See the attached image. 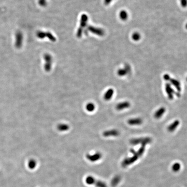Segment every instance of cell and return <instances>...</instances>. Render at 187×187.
Segmentation results:
<instances>
[{"label":"cell","mask_w":187,"mask_h":187,"mask_svg":"<svg viewBox=\"0 0 187 187\" xmlns=\"http://www.w3.org/2000/svg\"><path fill=\"white\" fill-rule=\"evenodd\" d=\"M165 91L168 98L171 100L174 98V95L175 94L176 95L177 94V92L175 91L171 87V84L169 83L165 84Z\"/></svg>","instance_id":"3"},{"label":"cell","mask_w":187,"mask_h":187,"mask_svg":"<svg viewBox=\"0 0 187 187\" xmlns=\"http://www.w3.org/2000/svg\"><path fill=\"white\" fill-rule=\"evenodd\" d=\"M186 80H187V78H186Z\"/></svg>","instance_id":"29"},{"label":"cell","mask_w":187,"mask_h":187,"mask_svg":"<svg viewBox=\"0 0 187 187\" xmlns=\"http://www.w3.org/2000/svg\"><path fill=\"white\" fill-rule=\"evenodd\" d=\"M131 103L127 101L121 102L118 104L116 106V109L118 110H122L129 108L131 107Z\"/></svg>","instance_id":"9"},{"label":"cell","mask_w":187,"mask_h":187,"mask_svg":"<svg viewBox=\"0 0 187 187\" xmlns=\"http://www.w3.org/2000/svg\"><path fill=\"white\" fill-rule=\"evenodd\" d=\"M141 38V35L138 32H134L132 35V39L135 41L139 40Z\"/></svg>","instance_id":"20"},{"label":"cell","mask_w":187,"mask_h":187,"mask_svg":"<svg viewBox=\"0 0 187 187\" xmlns=\"http://www.w3.org/2000/svg\"><path fill=\"white\" fill-rule=\"evenodd\" d=\"M39 4L41 6H46L47 5V1L46 0H39Z\"/></svg>","instance_id":"25"},{"label":"cell","mask_w":187,"mask_h":187,"mask_svg":"<svg viewBox=\"0 0 187 187\" xmlns=\"http://www.w3.org/2000/svg\"><path fill=\"white\" fill-rule=\"evenodd\" d=\"M45 37H47L48 39H49L50 40L52 41L53 42H55L56 40L55 37L50 32H45Z\"/></svg>","instance_id":"22"},{"label":"cell","mask_w":187,"mask_h":187,"mask_svg":"<svg viewBox=\"0 0 187 187\" xmlns=\"http://www.w3.org/2000/svg\"><path fill=\"white\" fill-rule=\"evenodd\" d=\"M145 146H143L141 145V147L139 148V149L138 150V151L136 152V154L138 155V156L140 157L142 155V154L144 153V152H145Z\"/></svg>","instance_id":"21"},{"label":"cell","mask_w":187,"mask_h":187,"mask_svg":"<svg viewBox=\"0 0 187 187\" xmlns=\"http://www.w3.org/2000/svg\"><path fill=\"white\" fill-rule=\"evenodd\" d=\"M114 94V90L113 89H109L106 91L104 96V98L106 101H108L111 99Z\"/></svg>","instance_id":"14"},{"label":"cell","mask_w":187,"mask_h":187,"mask_svg":"<svg viewBox=\"0 0 187 187\" xmlns=\"http://www.w3.org/2000/svg\"><path fill=\"white\" fill-rule=\"evenodd\" d=\"M170 78H171V77H170L169 75H168V74H165L164 76H163V78H164V80L166 81H168V80H169V79Z\"/></svg>","instance_id":"26"},{"label":"cell","mask_w":187,"mask_h":187,"mask_svg":"<svg viewBox=\"0 0 187 187\" xmlns=\"http://www.w3.org/2000/svg\"><path fill=\"white\" fill-rule=\"evenodd\" d=\"M165 111H166V109L165 107H160L159 109H158L154 113V118L156 119L161 118L162 117V116L164 115V113H165Z\"/></svg>","instance_id":"13"},{"label":"cell","mask_w":187,"mask_h":187,"mask_svg":"<svg viewBox=\"0 0 187 187\" xmlns=\"http://www.w3.org/2000/svg\"><path fill=\"white\" fill-rule=\"evenodd\" d=\"M112 0H105V5H108L110 2H111Z\"/></svg>","instance_id":"27"},{"label":"cell","mask_w":187,"mask_h":187,"mask_svg":"<svg viewBox=\"0 0 187 187\" xmlns=\"http://www.w3.org/2000/svg\"><path fill=\"white\" fill-rule=\"evenodd\" d=\"M44 59L45 61L44 69L47 71H49L51 70L52 64V56L49 54H46L44 56Z\"/></svg>","instance_id":"4"},{"label":"cell","mask_w":187,"mask_h":187,"mask_svg":"<svg viewBox=\"0 0 187 187\" xmlns=\"http://www.w3.org/2000/svg\"><path fill=\"white\" fill-rule=\"evenodd\" d=\"M179 124H180L179 120H175L174 122H173L168 126L167 130L168 132H171V133L174 132V131H175L178 127Z\"/></svg>","instance_id":"12"},{"label":"cell","mask_w":187,"mask_h":187,"mask_svg":"<svg viewBox=\"0 0 187 187\" xmlns=\"http://www.w3.org/2000/svg\"><path fill=\"white\" fill-rule=\"evenodd\" d=\"M185 28H186V29H187V23H186V24Z\"/></svg>","instance_id":"28"},{"label":"cell","mask_w":187,"mask_h":187,"mask_svg":"<svg viewBox=\"0 0 187 187\" xmlns=\"http://www.w3.org/2000/svg\"><path fill=\"white\" fill-rule=\"evenodd\" d=\"M36 162L35 160L31 159L28 162V167L31 169H33L36 166Z\"/></svg>","instance_id":"19"},{"label":"cell","mask_w":187,"mask_h":187,"mask_svg":"<svg viewBox=\"0 0 187 187\" xmlns=\"http://www.w3.org/2000/svg\"><path fill=\"white\" fill-rule=\"evenodd\" d=\"M143 121L140 118H131L128 120L127 123L131 126H138L142 123Z\"/></svg>","instance_id":"11"},{"label":"cell","mask_w":187,"mask_h":187,"mask_svg":"<svg viewBox=\"0 0 187 187\" xmlns=\"http://www.w3.org/2000/svg\"><path fill=\"white\" fill-rule=\"evenodd\" d=\"M23 41V35L21 32L18 31L17 32L15 36V45L16 48L20 49L22 47Z\"/></svg>","instance_id":"5"},{"label":"cell","mask_w":187,"mask_h":187,"mask_svg":"<svg viewBox=\"0 0 187 187\" xmlns=\"http://www.w3.org/2000/svg\"><path fill=\"white\" fill-rule=\"evenodd\" d=\"M88 20V16L85 14L82 15L80 21V26L78 28L77 33V36L78 37H81L83 31L86 26L87 25Z\"/></svg>","instance_id":"2"},{"label":"cell","mask_w":187,"mask_h":187,"mask_svg":"<svg viewBox=\"0 0 187 187\" xmlns=\"http://www.w3.org/2000/svg\"><path fill=\"white\" fill-rule=\"evenodd\" d=\"M181 168V165L178 163H176L174 165H173L172 166V169L175 171H178Z\"/></svg>","instance_id":"23"},{"label":"cell","mask_w":187,"mask_h":187,"mask_svg":"<svg viewBox=\"0 0 187 187\" xmlns=\"http://www.w3.org/2000/svg\"><path fill=\"white\" fill-rule=\"evenodd\" d=\"M57 129L60 132H65L69 129V126L68 124L65 123H60L57 125Z\"/></svg>","instance_id":"15"},{"label":"cell","mask_w":187,"mask_h":187,"mask_svg":"<svg viewBox=\"0 0 187 187\" xmlns=\"http://www.w3.org/2000/svg\"><path fill=\"white\" fill-rule=\"evenodd\" d=\"M168 81H169L170 84H172L173 86H174L175 88L177 90V92L180 93L181 90V83L178 80L175 79V78H170Z\"/></svg>","instance_id":"10"},{"label":"cell","mask_w":187,"mask_h":187,"mask_svg":"<svg viewBox=\"0 0 187 187\" xmlns=\"http://www.w3.org/2000/svg\"><path fill=\"white\" fill-rule=\"evenodd\" d=\"M120 133L118 130L111 129L105 131L103 133V136L105 137H117L119 136Z\"/></svg>","instance_id":"6"},{"label":"cell","mask_w":187,"mask_h":187,"mask_svg":"<svg viewBox=\"0 0 187 187\" xmlns=\"http://www.w3.org/2000/svg\"><path fill=\"white\" fill-rule=\"evenodd\" d=\"M152 141V139L149 137H141V138H134L131 139L130 143L133 145H137L141 144V145L146 146L148 144L150 143Z\"/></svg>","instance_id":"1"},{"label":"cell","mask_w":187,"mask_h":187,"mask_svg":"<svg viewBox=\"0 0 187 187\" xmlns=\"http://www.w3.org/2000/svg\"><path fill=\"white\" fill-rule=\"evenodd\" d=\"M181 5L183 7H187V0H180Z\"/></svg>","instance_id":"24"},{"label":"cell","mask_w":187,"mask_h":187,"mask_svg":"<svg viewBox=\"0 0 187 187\" xmlns=\"http://www.w3.org/2000/svg\"><path fill=\"white\" fill-rule=\"evenodd\" d=\"M102 154L99 152H96L93 154H88L86 155L87 159L91 162H96L102 158Z\"/></svg>","instance_id":"7"},{"label":"cell","mask_w":187,"mask_h":187,"mask_svg":"<svg viewBox=\"0 0 187 187\" xmlns=\"http://www.w3.org/2000/svg\"><path fill=\"white\" fill-rule=\"evenodd\" d=\"M87 29L90 32L99 36H103L105 34L104 31L101 28L95 27L94 26H89Z\"/></svg>","instance_id":"8"},{"label":"cell","mask_w":187,"mask_h":187,"mask_svg":"<svg viewBox=\"0 0 187 187\" xmlns=\"http://www.w3.org/2000/svg\"><path fill=\"white\" fill-rule=\"evenodd\" d=\"M129 73H130L125 68H120L117 71L118 75L120 77H123V76H125Z\"/></svg>","instance_id":"18"},{"label":"cell","mask_w":187,"mask_h":187,"mask_svg":"<svg viewBox=\"0 0 187 187\" xmlns=\"http://www.w3.org/2000/svg\"><path fill=\"white\" fill-rule=\"evenodd\" d=\"M119 17L121 20L123 21L126 20L128 17L127 12L126 10H121L119 13Z\"/></svg>","instance_id":"16"},{"label":"cell","mask_w":187,"mask_h":187,"mask_svg":"<svg viewBox=\"0 0 187 187\" xmlns=\"http://www.w3.org/2000/svg\"><path fill=\"white\" fill-rule=\"evenodd\" d=\"M85 108L88 111L92 112L94 111L95 109V106L94 105V104L90 102V103H88L87 105H86Z\"/></svg>","instance_id":"17"}]
</instances>
